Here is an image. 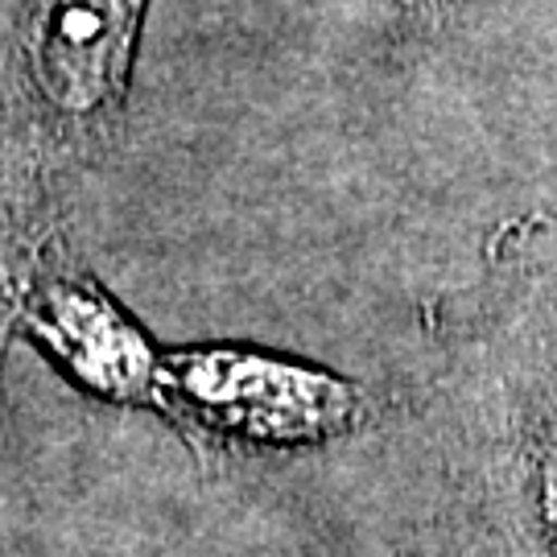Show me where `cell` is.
Instances as JSON below:
<instances>
[{"instance_id":"5","label":"cell","mask_w":557,"mask_h":557,"mask_svg":"<svg viewBox=\"0 0 557 557\" xmlns=\"http://www.w3.org/2000/svg\"><path fill=\"white\" fill-rule=\"evenodd\" d=\"M499 471L537 557H557V363L520 376L499 425Z\"/></svg>"},{"instance_id":"2","label":"cell","mask_w":557,"mask_h":557,"mask_svg":"<svg viewBox=\"0 0 557 557\" xmlns=\"http://www.w3.org/2000/svg\"><path fill=\"white\" fill-rule=\"evenodd\" d=\"M145 0H25V108L62 149H91L120 120Z\"/></svg>"},{"instance_id":"4","label":"cell","mask_w":557,"mask_h":557,"mask_svg":"<svg viewBox=\"0 0 557 557\" xmlns=\"http://www.w3.org/2000/svg\"><path fill=\"white\" fill-rule=\"evenodd\" d=\"M62 158L66 149L29 112L0 108V368L41 269L62 248Z\"/></svg>"},{"instance_id":"3","label":"cell","mask_w":557,"mask_h":557,"mask_svg":"<svg viewBox=\"0 0 557 557\" xmlns=\"http://www.w3.org/2000/svg\"><path fill=\"white\" fill-rule=\"evenodd\" d=\"M17 335L29 338L83 393L124 409H153L165 351L103 289L100 277L62 248L41 269Z\"/></svg>"},{"instance_id":"6","label":"cell","mask_w":557,"mask_h":557,"mask_svg":"<svg viewBox=\"0 0 557 557\" xmlns=\"http://www.w3.org/2000/svg\"><path fill=\"white\" fill-rule=\"evenodd\" d=\"M462 4H471V0H384L388 13H397L405 21H418V25H434V21L455 17Z\"/></svg>"},{"instance_id":"1","label":"cell","mask_w":557,"mask_h":557,"mask_svg":"<svg viewBox=\"0 0 557 557\" xmlns=\"http://www.w3.org/2000/svg\"><path fill=\"white\" fill-rule=\"evenodd\" d=\"M153 413L190 446L232 458L347 438L372 418V400L319 363L244 343H199L165 351Z\"/></svg>"}]
</instances>
